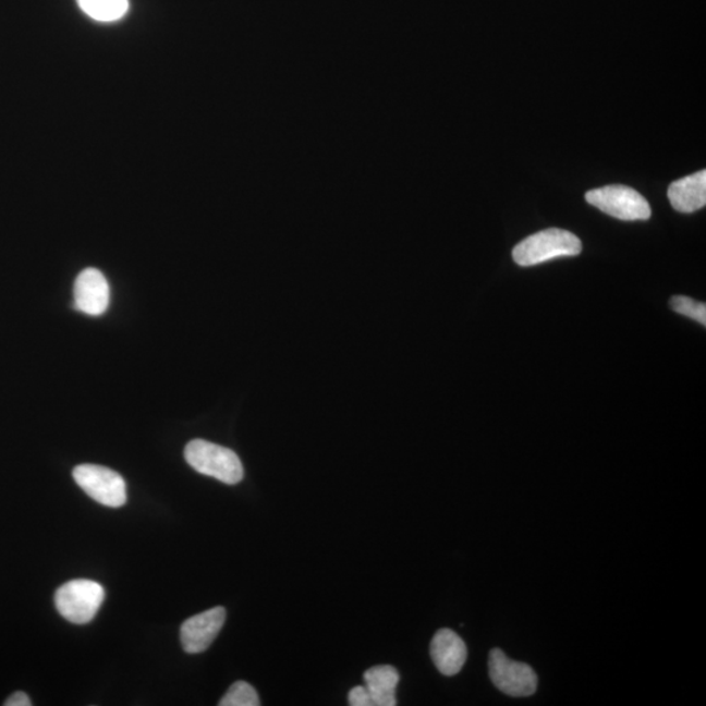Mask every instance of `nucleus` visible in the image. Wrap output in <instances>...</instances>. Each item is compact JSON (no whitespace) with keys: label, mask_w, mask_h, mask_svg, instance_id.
<instances>
[{"label":"nucleus","mask_w":706,"mask_h":706,"mask_svg":"<svg viewBox=\"0 0 706 706\" xmlns=\"http://www.w3.org/2000/svg\"><path fill=\"white\" fill-rule=\"evenodd\" d=\"M105 599L104 587L92 580H72L56 593L59 613L72 624L84 625L95 619Z\"/></svg>","instance_id":"obj_3"},{"label":"nucleus","mask_w":706,"mask_h":706,"mask_svg":"<svg viewBox=\"0 0 706 706\" xmlns=\"http://www.w3.org/2000/svg\"><path fill=\"white\" fill-rule=\"evenodd\" d=\"M365 686L368 689L373 706L397 705L395 690L399 673L392 666H375L364 673Z\"/></svg>","instance_id":"obj_11"},{"label":"nucleus","mask_w":706,"mask_h":706,"mask_svg":"<svg viewBox=\"0 0 706 706\" xmlns=\"http://www.w3.org/2000/svg\"><path fill=\"white\" fill-rule=\"evenodd\" d=\"M667 195L672 207L679 212L692 214L704 208L706 205L705 170L672 182Z\"/></svg>","instance_id":"obj_10"},{"label":"nucleus","mask_w":706,"mask_h":706,"mask_svg":"<svg viewBox=\"0 0 706 706\" xmlns=\"http://www.w3.org/2000/svg\"><path fill=\"white\" fill-rule=\"evenodd\" d=\"M671 307L673 312L706 326V305L704 303H697V301L685 296H675L671 299Z\"/></svg>","instance_id":"obj_14"},{"label":"nucleus","mask_w":706,"mask_h":706,"mask_svg":"<svg viewBox=\"0 0 706 706\" xmlns=\"http://www.w3.org/2000/svg\"><path fill=\"white\" fill-rule=\"evenodd\" d=\"M430 657L445 677H454L467 659V646L454 631L440 630L430 644Z\"/></svg>","instance_id":"obj_9"},{"label":"nucleus","mask_w":706,"mask_h":706,"mask_svg":"<svg viewBox=\"0 0 706 706\" xmlns=\"http://www.w3.org/2000/svg\"><path fill=\"white\" fill-rule=\"evenodd\" d=\"M585 199L601 212L625 221L650 219L652 208L636 190L623 185H611L591 190Z\"/></svg>","instance_id":"obj_4"},{"label":"nucleus","mask_w":706,"mask_h":706,"mask_svg":"<svg viewBox=\"0 0 706 706\" xmlns=\"http://www.w3.org/2000/svg\"><path fill=\"white\" fill-rule=\"evenodd\" d=\"M5 706H31V698L23 691H17L12 693V695L5 699Z\"/></svg>","instance_id":"obj_16"},{"label":"nucleus","mask_w":706,"mask_h":706,"mask_svg":"<svg viewBox=\"0 0 706 706\" xmlns=\"http://www.w3.org/2000/svg\"><path fill=\"white\" fill-rule=\"evenodd\" d=\"M74 479L90 499L109 508L123 507L127 501V488L123 477L115 471L97 464H81L74 468Z\"/></svg>","instance_id":"obj_5"},{"label":"nucleus","mask_w":706,"mask_h":706,"mask_svg":"<svg viewBox=\"0 0 706 706\" xmlns=\"http://www.w3.org/2000/svg\"><path fill=\"white\" fill-rule=\"evenodd\" d=\"M226 619V608L220 606L188 618L181 626L183 650L190 654L207 650L218 637Z\"/></svg>","instance_id":"obj_7"},{"label":"nucleus","mask_w":706,"mask_h":706,"mask_svg":"<svg viewBox=\"0 0 706 706\" xmlns=\"http://www.w3.org/2000/svg\"><path fill=\"white\" fill-rule=\"evenodd\" d=\"M220 706H258L260 705L259 696L254 686L242 682H235L228 690L226 696L220 699Z\"/></svg>","instance_id":"obj_13"},{"label":"nucleus","mask_w":706,"mask_h":706,"mask_svg":"<svg viewBox=\"0 0 706 706\" xmlns=\"http://www.w3.org/2000/svg\"><path fill=\"white\" fill-rule=\"evenodd\" d=\"M85 15L101 23L121 20L129 11V0H76Z\"/></svg>","instance_id":"obj_12"},{"label":"nucleus","mask_w":706,"mask_h":706,"mask_svg":"<svg viewBox=\"0 0 706 706\" xmlns=\"http://www.w3.org/2000/svg\"><path fill=\"white\" fill-rule=\"evenodd\" d=\"M186 462L196 473L211 476L226 484H238L244 479V466L233 450L205 440H193L186 445Z\"/></svg>","instance_id":"obj_2"},{"label":"nucleus","mask_w":706,"mask_h":706,"mask_svg":"<svg viewBox=\"0 0 706 706\" xmlns=\"http://www.w3.org/2000/svg\"><path fill=\"white\" fill-rule=\"evenodd\" d=\"M582 252V242L564 229L551 228L520 242L513 248V259L522 267L536 266L561 257H575Z\"/></svg>","instance_id":"obj_1"},{"label":"nucleus","mask_w":706,"mask_h":706,"mask_svg":"<svg viewBox=\"0 0 706 706\" xmlns=\"http://www.w3.org/2000/svg\"><path fill=\"white\" fill-rule=\"evenodd\" d=\"M349 704L351 706H373L370 693L365 685L355 686L350 691Z\"/></svg>","instance_id":"obj_15"},{"label":"nucleus","mask_w":706,"mask_h":706,"mask_svg":"<svg viewBox=\"0 0 706 706\" xmlns=\"http://www.w3.org/2000/svg\"><path fill=\"white\" fill-rule=\"evenodd\" d=\"M489 677L497 690L513 697L534 695L538 686L536 673L526 664L509 659L500 649L489 654Z\"/></svg>","instance_id":"obj_6"},{"label":"nucleus","mask_w":706,"mask_h":706,"mask_svg":"<svg viewBox=\"0 0 706 706\" xmlns=\"http://www.w3.org/2000/svg\"><path fill=\"white\" fill-rule=\"evenodd\" d=\"M75 309L88 316H101L108 311L110 288L107 278L96 268H85L74 285Z\"/></svg>","instance_id":"obj_8"}]
</instances>
